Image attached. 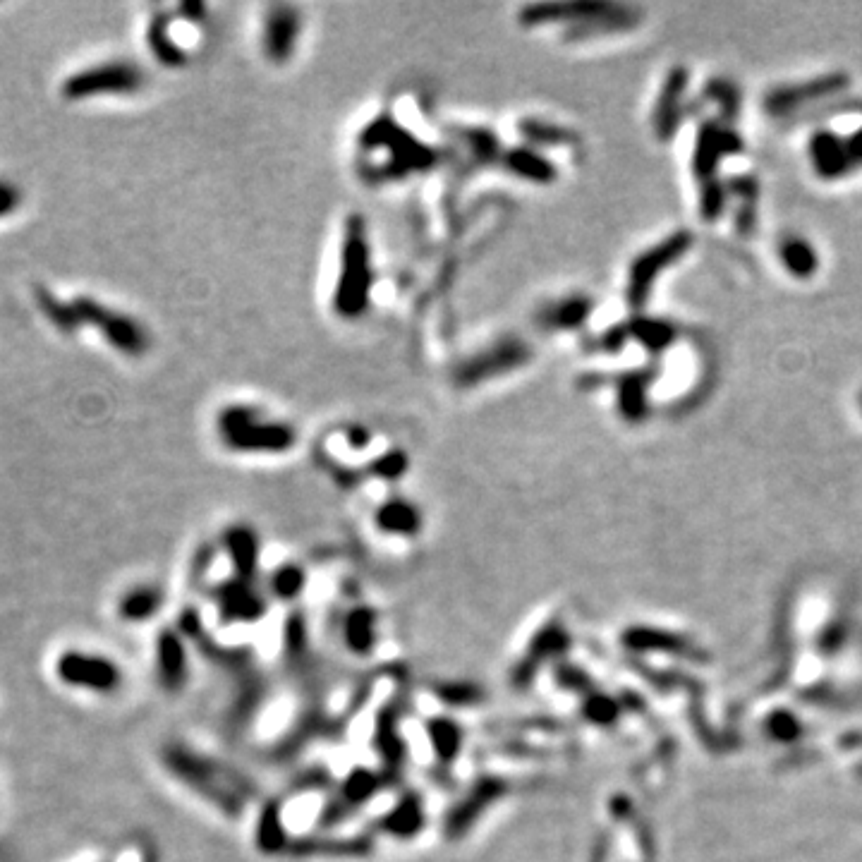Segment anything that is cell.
I'll return each instance as SVG.
<instances>
[{"label":"cell","instance_id":"obj_1","mask_svg":"<svg viewBox=\"0 0 862 862\" xmlns=\"http://www.w3.org/2000/svg\"><path fill=\"white\" fill-rule=\"evenodd\" d=\"M218 434L228 448L240 453H285L295 446L290 424L264 420L261 412L247 405H228L218 415Z\"/></svg>","mask_w":862,"mask_h":862},{"label":"cell","instance_id":"obj_2","mask_svg":"<svg viewBox=\"0 0 862 862\" xmlns=\"http://www.w3.org/2000/svg\"><path fill=\"white\" fill-rule=\"evenodd\" d=\"M362 221L352 218L348 223V235L343 242V264L336 288V312L345 319H357L367 309L372 295V254H369L367 233Z\"/></svg>","mask_w":862,"mask_h":862},{"label":"cell","instance_id":"obj_3","mask_svg":"<svg viewBox=\"0 0 862 862\" xmlns=\"http://www.w3.org/2000/svg\"><path fill=\"white\" fill-rule=\"evenodd\" d=\"M72 305H75L77 319H80V329L82 326L96 329L113 350L123 352L127 357H142L149 350L151 338L147 329L130 314L106 307L103 302L87 295L75 297Z\"/></svg>","mask_w":862,"mask_h":862},{"label":"cell","instance_id":"obj_4","mask_svg":"<svg viewBox=\"0 0 862 862\" xmlns=\"http://www.w3.org/2000/svg\"><path fill=\"white\" fill-rule=\"evenodd\" d=\"M142 84L144 72L137 65L127 60H111L70 75L63 82V96L70 101H84L101 94H132L142 89Z\"/></svg>","mask_w":862,"mask_h":862},{"label":"cell","instance_id":"obj_5","mask_svg":"<svg viewBox=\"0 0 862 862\" xmlns=\"http://www.w3.org/2000/svg\"><path fill=\"white\" fill-rule=\"evenodd\" d=\"M690 245H692V235L685 233V230H678V233H673L666 240H661L659 245H654L652 250L640 254V257L633 261V266H630V276H628L630 305L637 309L645 305L649 290H652V283L657 281L659 273L669 264H673V261L681 259L683 254L690 250Z\"/></svg>","mask_w":862,"mask_h":862},{"label":"cell","instance_id":"obj_6","mask_svg":"<svg viewBox=\"0 0 862 862\" xmlns=\"http://www.w3.org/2000/svg\"><path fill=\"white\" fill-rule=\"evenodd\" d=\"M58 678L72 688H84L87 692H99L108 695L115 692L120 685V669L111 659L99 657V654H87L82 649H72L63 654L56 664Z\"/></svg>","mask_w":862,"mask_h":862},{"label":"cell","instance_id":"obj_7","mask_svg":"<svg viewBox=\"0 0 862 862\" xmlns=\"http://www.w3.org/2000/svg\"><path fill=\"white\" fill-rule=\"evenodd\" d=\"M846 87H848V77L841 75V72H836V75H824L810 82H798V84H788V87L774 89L772 94L764 99V106H767L774 115H783L793 111V108L827 99V96L836 94V91Z\"/></svg>","mask_w":862,"mask_h":862},{"label":"cell","instance_id":"obj_8","mask_svg":"<svg viewBox=\"0 0 862 862\" xmlns=\"http://www.w3.org/2000/svg\"><path fill=\"white\" fill-rule=\"evenodd\" d=\"M300 29V12L290 8V5H276V8L266 12L264 32H261V44H264L266 58L273 60V63H285V60L293 56Z\"/></svg>","mask_w":862,"mask_h":862},{"label":"cell","instance_id":"obj_9","mask_svg":"<svg viewBox=\"0 0 862 862\" xmlns=\"http://www.w3.org/2000/svg\"><path fill=\"white\" fill-rule=\"evenodd\" d=\"M685 84H688V72H685V68H673L669 77H666L664 87H661L657 108H654V130L664 142L673 137L678 120H681V99Z\"/></svg>","mask_w":862,"mask_h":862},{"label":"cell","instance_id":"obj_10","mask_svg":"<svg viewBox=\"0 0 862 862\" xmlns=\"http://www.w3.org/2000/svg\"><path fill=\"white\" fill-rule=\"evenodd\" d=\"M810 159L815 171L822 178L834 180L851 171V159H848L846 142L834 132H817L810 142Z\"/></svg>","mask_w":862,"mask_h":862},{"label":"cell","instance_id":"obj_11","mask_svg":"<svg viewBox=\"0 0 862 862\" xmlns=\"http://www.w3.org/2000/svg\"><path fill=\"white\" fill-rule=\"evenodd\" d=\"M527 360V348L525 343H501L499 348L484 352V355H477L475 360L470 364H465V381H479L484 379V376H494V374H503L508 372V369L520 367L522 362Z\"/></svg>","mask_w":862,"mask_h":862},{"label":"cell","instance_id":"obj_12","mask_svg":"<svg viewBox=\"0 0 862 862\" xmlns=\"http://www.w3.org/2000/svg\"><path fill=\"white\" fill-rule=\"evenodd\" d=\"M34 300H36V307H39V312L51 321L53 329L65 333V336L80 331V319H77L72 300L70 302L60 300V297L53 295L46 285H34Z\"/></svg>","mask_w":862,"mask_h":862},{"label":"cell","instance_id":"obj_13","mask_svg":"<svg viewBox=\"0 0 862 862\" xmlns=\"http://www.w3.org/2000/svg\"><path fill=\"white\" fill-rule=\"evenodd\" d=\"M420 511L408 501H388L376 511V527L388 534H410L420 532Z\"/></svg>","mask_w":862,"mask_h":862},{"label":"cell","instance_id":"obj_14","mask_svg":"<svg viewBox=\"0 0 862 862\" xmlns=\"http://www.w3.org/2000/svg\"><path fill=\"white\" fill-rule=\"evenodd\" d=\"M721 135H724V130H721V127L714 125V123L702 125L700 135H697V147H695V159H692V168H695L697 178H702L704 182L712 180L716 166H719L721 156H724V147H721Z\"/></svg>","mask_w":862,"mask_h":862},{"label":"cell","instance_id":"obj_15","mask_svg":"<svg viewBox=\"0 0 862 862\" xmlns=\"http://www.w3.org/2000/svg\"><path fill=\"white\" fill-rule=\"evenodd\" d=\"M618 384V405H621L623 417L628 422H640L647 415V386L649 376L633 372L621 376Z\"/></svg>","mask_w":862,"mask_h":862},{"label":"cell","instance_id":"obj_16","mask_svg":"<svg viewBox=\"0 0 862 862\" xmlns=\"http://www.w3.org/2000/svg\"><path fill=\"white\" fill-rule=\"evenodd\" d=\"M168 24H171V17L156 15L149 24L147 44L159 63L168 65V68H180V65H185L187 58H185V51H182V48L171 39V34H168Z\"/></svg>","mask_w":862,"mask_h":862},{"label":"cell","instance_id":"obj_17","mask_svg":"<svg viewBox=\"0 0 862 862\" xmlns=\"http://www.w3.org/2000/svg\"><path fill=\"white\" fill-rule=\"evenodd\" d=\"M590 312H592V302L587 300V297L575 295L546 309L542 319L549 329H578V326L585 324V319L590 317Z\"/></svg>","mask_w":862,"mask_h":862},{"label":"cell","instance_id":"obj_18","mask_svg":"<svg viewBox=\"0 0 862 862\" xmlns=\"http://www.w3.org/2000/svg\"><path fill=\"white\" fill-rule=\"evenodd\" d=\"M779 257L786 266V271L795 278H810L817 271V254L810 247V242L803 238H788L781 242Z\"/></svg>","mask_w":862,"mask_h":862},{"label":"cell","instance_id":"obj_19","mask_svg":"<svg viewBox=\"0 0 862 862\" xmlns=\"http://www.w3.org/2000/svg\"><path fill=\"white\" fill-rule=\"evenodd\" d=\"M163 602V594L161 590H156V587L144 585V587H135V590H130L125 594L123 599H120V616L125 618V621H147V618L156 616V611H159V606Z\"/></svg>","mask_w":862,"mask_h":862},{"label":"cell","instance_id":"obj_20","mask_svg":"<svg viewBox=\"0 0 862 862\" xmlns=\"http://www.w3.org/2000/svg\"><path fill=\"white\" fill-rule=\"evenodd\" d=\"M508 168L520 178L532 182H551L556 178V168L551 166L549 159L534 154L532 149H515L508 154Z\"/></svg>","mask_w":862,"mask_h":862},{"label":"cell","instance_id":"obj_21","mask_svg":"<svg viewBox=\"0 0 862 862\" xmlns=\"http://www.w3.org/2000/svg\"><path fill=\"white\" fill-rule=\"evenodd\" d=\"M630 336H635L637 341L645 345L647 350L652 352H661L664 348H669L673 343V338H676V329H673V324L669 321H661V319H635L633 324H630Z\"/></svg>","mask_w":862,"mask_h":862},{"label":"cell","instance_id":"obj_22","mask_svg":"<svg viewBox=\"0 0 862 862\" xmlns=\"http://www.w3.org/2000/svg\"><path fill=\"white\" fill-rule=\"evenodd\" d=\"M343 637L357 654H367L374 645V616L369 609H357L343 623Z\"/></svg>","mask_w":862,"mask_h":862},{"label":"cell","instance_id":"obj_23","mask_svg":"<svg viewBox=\"0 0 862 862\" xmlns=\"http://www.w3.org/2000/svg\"><path fill=\"white\" fill-rule=\"evenodd\" d=\"M228 537V551L235 558V566L242 570L240 578H250L247 570L252 573L257 566V539L250 530H233Z\"/></svg>","mask_w":862,"mask_h":862},{"label":"cell","instance_id":"obj_24","mask_svg":"<svg viewBox=\"0 0 862 862\" xmlns=\"http://www.w3.org/2000/svg\"><path fill=\"white\" fill-rule=\"evenodd\" d=\"M161 676L168 685H180L185 681V652L178 640H166L161 647Z\"/></svg>","mask_w":862,"mask_h":862},{"label":"cell","instance_id":"obj_25","mask_svg":"<svg viewBox=\"0 0 862 862\" xmlns=\"http://www.w3.org/2000/svg\"><path fill=\"white\" fill-rule=\"evenodd\" d=\"M724 206H726L724 185L714 178L704 182L702 194H700V211L704 221H716V218L724 214Z\"/></svg>","mask_w":862,"mask_h":862},{"label":"cell","instance_id":"obj_26","mask_svg":"<svg viewBox=\"0 0 862 862\" xmlns=\"http://www.w3.org/2000/svg\"><path fill=\"white\" fill-rule=\"evenodd\" d=\"M527 137H532L534 142H542V144H568L575 142V137L570 135V132L561 130V127L554 125H544V123H525Z\"/></svg>","mask_w":862,"mask_h":862},{"label":"cell","instance_id":"obj_27","mask_svg":"<svg viewBox=\"0 0 862 862\" xmlns=\"http://www.w3.org/2000/svg\"><path fill=\"white\" fill-rule=\"evenodd\" d=\"M22 204V190L15 182L0 178V218H8L20 209Z\"/></svg>","mask_w":862,"mask_h":862},{"label":"cell","instance_id":"obj_28","mask_svg":"<svg viewBox=\"0 0 862 862\" xmlns=\"http://www.w3.org/2000/svg\"><path fill=\"white\" fill-rule=\"evenodd\" d=\"M273 587H276V592L281 594V597H295V592L302 587V573L293 566H285L276 573Z\"/></svg>","mask_w":862,"mask_h":862},{"label":"cell","instance_id":"obj_29","mask_svg":"<svg viewBox=\"0 0 862 862\" xmlns=\"http://www.w3.org/2000/svg\"><path fill=\"white\" fill-rule=\"evenodd\" d=\"M709 94H712L714 99L719 101L721 106H724V113L736 115L740 99H738V91L733 89V84H728V82H712V84H709Z\"/></svg>","mask_w":862,"mask_h":862},{"label":"cell","instance_id":"obj_30","mask_svg":"<svg viewBox=\"0 0 862 862\" xmlns=\"http://www.w3.org/2000/svg\"><path fill=\"white\" fill-rule=\"evenodd\" d=\"M846 151H848V159H851L853 168L862 166V127H858V130H855L853 135L846 139Z\"/></svg>","mask_w":862,"mask_h":862}]
</instances>
